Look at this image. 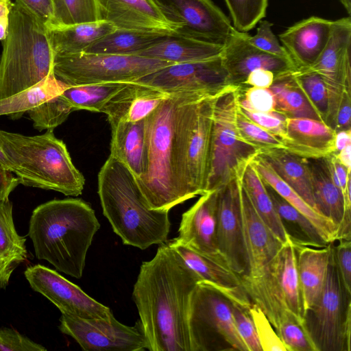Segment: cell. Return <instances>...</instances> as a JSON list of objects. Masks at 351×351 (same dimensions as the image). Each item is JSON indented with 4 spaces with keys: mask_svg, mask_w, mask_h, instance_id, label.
Segmentation results:
<instances>
[{
    "mask_svg": "<svg viewBox=\"0 0 351 351\" xmlns=\"http://www.w3.org/2000/svg\"><path fill=\"white\" fill-rule=\"evenodd\" d=\"M272 26L273 23L268 21H260L256 34L253 36H249V42L255 47L266 53L291 60L287 51L273 33Z\"/></svg>",
    "mask_w": 351,
    "mask_h": 351,
    "instance_id": "f907efd6",
    "label": "cell"
},
{
    "mask_svg": "<svg viewBox=\"0 0 351 351\" xmlns=\"http://www.w3.org/2000/svg\"><path fill=\"white\" fill-rule=\"evenodd\" d=\"M188 328L191 351H248L236 329L230 301L202 281L191 296Z\"/></svg>",
    "mask_w": 351,
    "mask_h": 351,
    "instance_id": "7c38bea8",
    "label": "cell"
},
{
    "mask_svg": "<svg viewBox=\"0 0 351 351\" xmlns=\"http://www.w3.org/2000/svg\"><path fill=\"white\" fill-rule=\"evenodd\" d=\"M100 223L90 205L81 199H53L32 212L28 236L36 256L56 270L81 278L86 257Z\"/></svg>",
    "mask_w": 351,
    "mask_h": 351,
    "instance_id": "7a4b0ae2",
    "label": "cell"
},
{
    "mask_svg": "<svg viewBox=\"0 0 351 351\" xmlns=\"http://www.w3.org/2000/svg\"><path fill=\"white\" fill-rule=\"evenodd\" d=\"M240 208L243 235L249 272L240 277L253 280L262 277L282 243L261 220L254 210L242 183H239Z\"/></svg>",
    "mask_w": 351,
    "mask_h": 351,
    "instance_id": "ffe728a7",
    "label": "cell"
},
{
    "mask_svg": "<svg viewBox=\"0 0 351 351\" xmlns=\"http://www.w3.org/2000/svg\"><path fill=\"white\" fill-rule=\"evenodd\" d=\"M167 243L181 256L200 281L217 290L229 301L247 309L251 306L252 303L242 285L240 276L225 263L199 254L172 239Z\"/></svg>",
    "mask_w": 351,
    "mask_h": 351,
    "instance_id": "7402d4cb",
    "label": "cell"
},
{
    "mask_svg": "<svg viewBox=\"0 0 351 351\" xmlns=\"http://www.w3.org/2000/svg\"><path fill=\"white\" fill-rule=\"evenodd\" d=\"M249 36L234 28L223 45L221 57L230 84L242 86L247 75L258 69L271 71L275 75L296 70L290 59L253 46L248 40Z\"/></svg>",
    "mask_w": 351,
    "mask_h": 351,
    "instance_id": "d6986e66",
    "label": "cell"
},
{
    "mask_svg": "<svg viewBox=\"0 0 351 351\" xmlns=\"http://www.w3.org/2000/svg\"><path fill=\"white\" fill-rule=\"evenodd\" d=\"M74 111L68 102L60 95L46 101L27 113L35 129L41 132L53 130L63 123Z\"/></svg>",
    "mask_w": 351,
    "mask_h": 351,
    "instance_id": "7bdbcfd3",
    "label": "cell"
},
{
    "mask_svg": "<svg viewBox=\"0 0 351 351\" xmlns=\"http://www.w3.org/2000/svg\"><path fill=\"white\" fill-rule=\"evenodd\" d=\"M293 76L321 120L326 123L328 115V98L325 84L321 76L309 69L293 71Z\"/></svg>",
    "mask_w": 351,
    "mask_h": 351,
    "instance_id": "b9f144b4",
    "label": "cell"
},
{
    "mask_svg": "<svg viewBox=\"0 0 351 351\" xmlns=\"http://www.w3.org/2000/svg\"><path fill=\"white\" fill-rule=\"evenodd\" d=\"M99 20L117 29L173 32L152 0H98Z\"/></svg>",
    "mask_w": 351,
    "mask_h": 351,
    "instance_id": "d4e9b609",
    "label": "cell"
},
{
    "mask_svg": "<svg viewBox=\"0 0 351 351\" xmlns=\"http://www.w3.org/2000/svg\"><path fill=\"white\" fill-rule=\"evenodd\" d=\"M241 280L252 303L263 311L275 330L290 315L303 325L297 251L290 240L281 246L262 277Z\"/></svg>",
    "mask_w": 351,
    "mask_h": 351,
    "instance_id": "9c48e42d",
    "label": "cell"
},
{
    "mask_svg": "<svg viewBox=\"0 0 351 351\" xmlns=\"http://www.w3.org/2000/svg\"><path fill=\"white\" fill-rule=\"evenodd\" d=\"M14 5L11 0H0V40L3 41L7 36L10 15Z\"/></svg>",
    "mask_w": 351,
    "mask_h": 351,
    "instance_id": "94428289",
    "label": "cell"
},
{
    "mask_svg": "<svg viewBox=\"0 0 351 351\" xmlns=\"http://www.w3.org/2000/svg\"><path fill=\"white\" fill-rule=\"evenodd\" d=\"M347 12L350 14L351 13V0H339Z\"/></svg>",
    "mask_w": 351,
    "mask_h": 351,
    "instance_id": "03108f58",
    "label": "cell"
},
{
    "mask_svg": "<svg viewBox=\"0 0 351 351\" xmlns=\"http://www.w3.org/2000/svg\"><path fill=\"white\" fill-rule=\"evenodd\" d=\"M19 184V178L0 164V199H8L10 194Z\"/></svg>",
    "mask_w": 351,
    "mask_h": 351,
    "instance_id": "91938a15",
    "label": "cell"
},
{
    "mask_svg": "<svg viewBox=\"0 0 351 351\" xmlns=\"http://www.w3.org/2000/svg\"><path fill=\"white\" fill-rule=\"evenodd\" d=\"M0 147L20 184L68 196L82 194L85 178L73 165L65 143L53 130L36 136L0 130Z\"/></svg>",
    "mask_w": 351,
    "mask_h": 351,
    "instance_id": "5b68a950",
    "label": "cell"
},
{
    "mask_svg": "<svg viewBox=\"0 0 351 351\" xmlns=\"http://www.w3.org/2000/svg\"><path fill=\"white\" fill-rule=\"evenodd\" d=\"M239 104L240 107L248 110L260 112L276 110L274 97L269 88H241Z\"/></svg>",
    "mask_w": 351,
    "mask_h": 351,
    "instance_id": "681fc988",
    "label": "cell"
},
{
    "mask_svg": "<svg viewBox=\"0 0 351 351\" xmlns=\"http://www.w3.org/2000/svg\"><path fill=\"white\" fill-rule=\"evenodd\" d=\"M241 86L230 84L215 98L205 193L241 178L259 151L241 134L237 114Z\"/></svg>",
    "mask_w": 351,
    "mask_h": 351,
    "instance_id": "52a82bcc",
    "label": "cell"
},
{
    "mask_svg": "<svg viewBox=\"0 0 351 351\" xmlns=\"http://www.w3.org/2000/svg\"><path fill=\"white\" fill-rule=\"evenodd\" d=\"M239 109L250 120L284 141L286 136V116L276 110L260 112L244 109L240 106Z\"/></svg>",
    "mask_w": 351,
    "mask_h": 351,
    "instance_id": "816d5d0a",
    "label": "cell"
},
{
    "mask_svg": "<svg viewBox=\"0 0 351 351\" xmlns=\"http://www.w3.org/2000/svg\"><path fill=\"white\" fill-rule=\"evenodd\" d=\"M275 74L271 71L258 69L252 71L241 88H269L274 82Z\"/></svg>",
    "mask_w": 351,
    "mask_h": 351,
    "instance_id": "6f0895ef",
    "label": "cell"
},
{
    "mask_svg": "<svg viewBox=\"0 0 351 351\" xmlns=\"http://www.w3.org/2000/svg\"><path fill=\"white\" fill-rule=\"evenodd\" d=\"M241 183L261 220L282 243L289 241L265 185L252 162L246 167Z\"/></svg>",
    "mask_w": 351,
    "mask_h": 351,
    "instance_id": "74e56055",
    "label": "cell"
},
{
    "mask_svg": "<svg viewBox=\"0 0 351 351\" xmlns=\"http://www.w3.org/2000/svg\"><path fill=\"white\" fill-rule=\"evenodd\" d=\"M199 277L166 242L142 263L132 298L150 351H191L188 315Z\"/></svg>",
    "mask_w": 351,
    "mask_h": 351,
    "instance_id": "6da1fadb",
    "label": "cell"
},
{
    "mask_svg": "<svg viewBox=\"0 0 351 351\" xmlns=\"http://www.w3.org/2000/svg\"><path fill=\"white\" fill-rule=\"evenodd\" d=\"M230 308L236 329L248 351H263L254 322L248 310L230 302Z\"/></svg>",
    "mask_w": 351,
    "mask_h": 351,
    "instance_id": "c3c4849f",
    "label": "cell"
},
{
    "mask_svg": "<svg viewBox=\"0 0 351 351\" xmlns=\"http://www.w3.org/2000/svg\"><path fill=\"white\" fill-rule=\"evenodd\" d=\"M351 144V129L336 132L335 138V154Z\"/></svg>",
    "mask_w": 351,
    "mask_h": 351,
    "instance_id": "6125c7cd",
    "label": "cell"
},
{
    "mask_svg": "<svg viewBox=\"0 0 351 351\" xmlns=\"http://www.w3.org/2000/svg\"><path fill=\"white\" fill-rule=\"evenodd\" d=\"M276 173L317 211L306 159L285 149H273L258 155Z\"/></svg>",
    "mask_w": 351,
    "mask_h": 351,
    "instance_id": "d6a6232c",
    "label": "cell"
},
{
    "mask_svg": "<svg viewBox=\"0 0 351 351\" xmlns=\"http://www.w3.org/2000/svg\"><path fill=\"white\" fill-rule=\"evenodd\" d=\"M145 119L137 122L120 121L111 127L110 156L127 167L135 178L147 168Z\"/></svg>",
    "mask_w": 351,
    "mask_h": 351,
    "instance_id": "83f0119b",
    "label": "cell"
},
{
    "mask_svg": "<svg viewBox=\"0 0 351 351\" xmlns=\"http://www.w3.org/2000/svg\"><path fill=\"white\" fill-rule=\"evenodd\" d=\"M293 71H289L275 75L274 82L269 88L274 97L276 110L289 118L321 120L295 82Z\"/></svg>",
    "mask_w": 351,
    "mask_h": 351,
    "instance_id": "8d00e7d4",
    "label": "cell"
},
{
    "mask_svg": "<svg viewBox=\"0 0 351 351\" xmlns=\"http://www.w3.org/2000/svg\"><path fill=\"white\" fill-rule=\"evenodd\" d=\"M0 164L7 170L12 172V168L10 162L8 160L6 156L3 154L2 149L0 147Z\"/></svg>",
    "mask_w": 351,
    "mask_h": 351,
    "instance_id": "e7e4bbea",
    "label": "cell"
},
{
    "mask_svg": "<svg viewBox=\"0 0 351 351\" xmlns=\"http://www.w3.org/2000/svg\"><path fill=\"white\" fill-rule=\"evenodd\" d=\"M173 34L223 45L234 27L211 0H152Z\"/></svg>",
    "mask_w": 351,
    "mask_h": 351,
    "instance_id": "5bb4252c",
    "label": "cell"
},
{
    "mask_svg": "<svg viewBox=\"0 0 351 351\" xmlns=\"http://www.w3.org/2000/svg\"><path fill=\"white\" fill-rule=\"evenodd\" d=\"M249 313L254 322L263 351H287L280 338L263 311L255 304Z\"/></svg>",
    "mask_w": 351,
    "mask_h": 351,
    "instance_id": "7dc6e473",
    "label": "cell"
},
{
    "mask_svg": "<svg viewBox=\"0 0 351 351\" xmlns=\"http://www.w3.org/2000/svg\"><path fill=\"white\" fill-rule=\"evenodd\" d=\"M332 244L321 296L304 313L303 326L316 351H350L351 294L342 282Z\"/></svg>",
    "mask_w": 351,
    "mask_h": 351,
    "instance_id": "30bf717a",
    "label": "cell"
},
{
    "mask_svg": "<svg viewBox=\"0 0 351 351\" xmlns=\"http://www.w3.org/2000/svg\"><path fill=\"white\" fill-rule=\"evenodd\" d=\"M351 20L333 21L331 34L323 51L309 69L322 78L328 98L326 123L335 129L343 93L351 94Z\"/></svg>",
    "mask_w": 351,
    "mask_h": 351,
    "instance_id": "2e32d148",
    "label": "cell"
},
{
    "mask_svg": "<svg viewBox=\"0 0 351 351\" xmlns=\"http://www.w3.org/2000/svg\"><path fill=\"white\" fill-rule=\"evenodd\" d=\"M25 241L15 228L12 203L0 199V289L8 285L14 269L26 260Z\"/></svg>",
    "mask_w": 351,
    "mask_h": 351,
    "instance_id": "1f68e13d",
    "label": "cell"
},
{
    "mask_svg": "<svg viewBox=\"0 0 351 351\" xmlns=\"http://www.w3.org/2000/svg\"><path fill=\"white\" fill-rule=\"evenodd\" d=\"M252 163L263 181L304 215L315 225L328 244L337 241L338 228L332 221L309 206L296 191L276 173L265 160L257 156Z\"/></svg>",
    "mask_w": 351,
    "mask_h": 351,
    "instance_id": "4dcf8cb0",
    "label": "cell"
},
{
    "mask_svg": "<svg viewBox=\"0 0 351 351\" xmlns=\"http://www.w3.org/2000/svg\"><path fill=\"white\" fill-rule=\"evenodd\" d=\"M223 45L174 34L136 56L171 63L205 60L221 56Z\"/></svg>",
    "mask_w": 351,
    "mask_h": 351,
    "instance_id": "f546056e",
    "label": "cell"
},
{
    "mask_svg": "<svg viewBox=\"0 0 351 351\" xmlns=\"http://www.w3.org/2000/svg\"><path fill=\"white\" fill-rule=\"evenodd\" d=\"M15 3L48 30L56 27L53 0H15Z\"/></svg>",
    "mask_w": 351,
    "mask_h": 351,
    "instance_id": "f5cc1de1",
    "label": "cell"
},
{
    "mask_svg": "<svg viewBox=\"0 0 351 351\" xmlns=\"http://www.w3.org/2000/svg\"><path fill=\"white\" fill-rule=\"evenodd\" d=\"M97 183L103 214L123 244L145 250L167 241L169 211L148 206L125 165L110 155L99 172Z\"/></svg>",
    "mask_w": 351,
    "mask_h": 351,
    "instance_id": "3957f363",
    "label": "cell"
},
{
    "mask_svg": "<svg viewBox=\"0 0 351 351\" xmlns=\"http://www.w3.org/2000/svg\"><path fill=\"white\" fill-rule=\"evenodd\" d=\"M127 84L128 82H111L67 86L60 95L74 111L86 110L101 112L106 104Z\"/></svg>",
    "mask_w": 351,
    "mask_h": 351,
    "instance_id": "ab89813d",
    "label": "cell"
},
{
    "mask_svg": "<svg viewBox=\"0 0 351 351\" xmlns=\"http://www.w3.org/2000/svg\"><path fill=\"white\" fill-rule=\"evenodd\" d=\"M48 29L14 3L0 58V100L53 73Z\"/></svg>",
    "mask_w": 351,
    "mask_h": 351,
    "instance_id": "8992f818",
    "label": "cell"
},
{
    "mask_svg": "<svg viewBox=\"0 0 351 351\" xmlns=\"http://www.w3.org/2000/svg\"><path fill=\"white\" fill-rule=\"evenodd\" d=\"M338 160L347 169L350 173L351 171V144L346 146L338 153L335 154Z\"/></svg>",
    "mask_w": 351,
    "mask_h": 351,
    "instance_id": "be15d7a7",
    "label": "cell"
},
{
    "mask_svg": "<svg viewBox=\"0 0 351 351\" xmlns=\"http://www.w3.org/2000/svg\"><path fill=\"white\" fill-rule=\"evenodd\" d=\"M172 64L139 56L79 53L55 55L53 71L68 86L128 83Z\"/></svg>",
    "mask_w": 351,
    "mask_h": 351,
    "instance_id": "8fae6325",
    "label": "cell"
},
{
    "mask_svg": "<svg viewBox=\"0 0 351 351\" xmlns=\"http://www.w3.org/2000/svg\"><path fill=\"white\" fill-rule=\"evenodd\" d=\"M237 123L242 136L255 147L259 154L273 149H285L279 138L250 120L241 111L239 105Z\"/></svg>",
    "mask_w": 351,
    "mask_h": 351,
    "instance_id": "f6af8a7d",
    "label": "cell"
},
{
    "mask_svg": "<svg viewBox=\"0 0 351 351\" xmlns=\"http://www.w3.org/2000/svg\"><path fill=\"white\" fill-rule=\"evenodd\" d=\"M218 95L193 96L180 110L177 125V164L185 201L205 193L213 106Z\"/></svg>",
    "mask_w": 351,
    "mask_h": 351,
    "instance_id": "ba28073f",
    "label": "cell"
},
{
    "mask_svg": "<svg viewBox=\"0 0 351 351\" xmlns=\"http://www.w3.org/2000/svg\"><path fill=\"white\" fill-rule=\"evenodd\" d=\"M336 131L325 122L310 118L286 119L285 149L304 158H322L335 154Z\"/></svg>",
    "mask_w": 351,
    "mask_h": 351,
    "instance_id": "484cf974",
    "label": "cell"
},
{
    "mask_svg": "<svg viewBox=\"0 0 351 351\" xmlns=\"http://www.w3.org/2000/svg\"><path fill=\"white\" fill-rule=\"evenodd\" d=\"M332 251L343 286L351 294V241L339 240L336 246L332 244Z\"/></svg>",
    "mask_w": 351,
    "mask_h": 351,
    "instance_id": "11a10c76",
    "label": "cell"
},
{
    "mask_svg": "<svg viewBox=\"0 0 351 351\" xmlns=\"http://www.w3.org/2000/svg\"><path fill=\"white\" fill-rule=\"evenodd\" d=\"M216 230L217 190L202 195L182 214L178 236L172 240L199 254L225 263L217 248Z\"/></svg>",
    "mask_w": 351,
    "mask_h": 351,
    "instance_id": "44dd1931",
    "label": "cell"
},
{
    "mask_svg": "<svg viewBox=\"0 0 351 351\" xmlns=\"http://www.w3.org/2000/svg\"><path fill=\"white\" fill-rule=\"evenodd\" d=\"M233 27L241 32L252 29L265 16L268 0H224Z\"/></svg>",
    "mask_w": 351,
    "mask_h": 351,
    "instance_id": "ee69618b",
    "label": "cell"
},
{
    "mask_svg": "<svg viewBox=\"0 0 351 351\" xmlns=\"http://www.w3.org/2000/svg\"><path fill=\"white\" fill-rule=\"evenodd\" d=\"M173 32L115 29L89 45L82 53L136 56Z\"/></svg>",
    "mask_w": 351,
    "mask_h": 351,
    "instance_id": "836d02e7",
    "label": "cell"
},
{
    "mask_svg": "<svg viewBox=\"0 0 351 351\" xmlns=\"http://www.w3.org/2000/svg\"><path fill=\"white\" fill-rule=\"evenodd\" d=\"M332 243L324 247L295 246L303 315L318 302L326 280Z\"/></svg>",
    "mask_w": 351,
    "mask_h": 351,
    "instance_id": "f1b7e54d",
    "label": "cell"
},
{
    "mask_svg": "<svg viewBox=\"0 0 351 351\" xmlns=\"http://www.w3.org/2000/svg\"><path fill=\"white\" fill-rule=\"evenodd\" d=\"M333 21L311 16L287 28L279 38L296 70L311 66L325 48Z\"/></svg>",
    "mask_w": 351,
    "mask_h": 351,
    "instance_id": "cb8c5ba5",
    "label": "cell"
},
{
    "mask_svg": "<svg viewBox=\"0 0 351 351\" xmlns=\"http://www.w3.org/2000/svg\"><path fill=\"white\" fill-rule=\"evenodd\" d=\"M134 82L151 86L167 95L197 93L208 96L218 95L230 84L221 56L172 64Z\"/></svg>",
    "mask_w": 351,
    "mask_h": 351,
    "instance_id": "9a60e30c",
    "label": "cell"
},
{
    "mask_svg": "<svg viewBox=\"0 0 351 351\" xmlns=\"http://www.w3.org/2000/svg\"><path fill=\"white\" fill-rule=\"evenodd\" d=\"M195 95H169L145 118L147 168L136 180L152 209L169 211L185 202L178 174L177 125L183 104Z\"/></svg>",
    "mask_w": 351,
    "mask_h": 351,
    "instance_id": "277c9868",
    "label": "cell"
},
{
    "mask_svg": "<svg viewBox=\"0 0 351 351\" xmlns=\"http://www.w3.org/2000/svg\"><path fill=\"white\" fill-rule=\"evenodd\" d=\"M151 86L129 82L104 107L110 125L120 121L137 122L145 119L168 97Z\"/></svg>",
    "mask_w": 351,
    "mask_h": 351,
    "instance_id": "4316f807",
    "label": "cell"
},
{
    "mask_svg": "<svg viewBox=\"0 0 351 351\" xmlns=\"http://www.w3.org/2000/svg\"><path fill=\"white\" fill-rule=\"evenodd\" d=\"M47 349L13 328H0V351H44Z\"/></svg>",
    "mask_w": 351,
    "mask_h": 351,
    "instance_id": "db71d44e",
    "label": "cell"
},
{
    "mask_svg": "<svg viewBox=\"0 0 351 351\" xmlns=\"http://www.w3.org/2000/svg\"><path fill=\"white\" fill-rule=\"evenodd\" d=\"M351 117V94L343 93L337 110L335 131L350 130Z\"/></svg>",
    "mask_w": 351,
    "mask_h": 351,
    "instance_id": "680465c9",
    "label": "cell"
},
{
    "mask_svg": "<svg viewBox=\"0 0 351 351\" xmlns=\"http://www.w3.org/2000/svg\"><path fill=\"white\" fill-rule=\"evenodd\" d=\"M326 160L334 184L341 191L344 197L346 206L351 208L350 173L338 160L335 154L327 156Z\"/></svg>",
    "mask_w": 351,
    "mask_h": 351,
    "instance_id": "9f6ffc18",
    "label": "cell"
},
{
    "mask_svg": "<svg viewBox=\"0 0 351 351\" xmlns=\"http://www.w3.org/2000/svg\"><path fill=\"white\" fill-rule=\"evenodd\" d=\"M59 329L86 351H143L149 348L139 319L130 326L114 315L108 319H83L62 314Z\"/></svg>",
    "mask_w": 351,
    "mask_h": 351,
    "instance_id": "4fadbf2b",
    "label": "cell"
},
{
    "mask_svg": "<svg viewBox=\"0 0 351 351\" xmlns=\"http://www.w3.org/2000/svg\"><path fill=\"white\" fill-rule=\"evenodd\" d=\"M239 179L217 189V244L226 264L240 277L247 275L240 208Z\"/></svg>",
    "mask_w": 351,
    "mask_h": 351,
    "instance_id": "ac0fdd59",
    "label": "cell"
},
{
    "mask_svg": "<svg viewBox=\"0 0 351 351\" xmlns=\"http://www.w3.org/2000/svg\"><path fill=\"white\" fill-rule=\"evenodd\" d=\"M53 5L56 27L99 21L98 0H53Z\"/></svg>",
    "mask_w": 351,
    "mask_h": 351,
    "instance_id": "60d3db41",
    "label": "cell"
},
{
    "mask_svg": "<svg viewBox=\"0 0 351 351\" xmlns=\"http://www.w3.org/2000/svg\"><path fill=\"white\" fill-rule=\"evenodd\" d=\"M264 184L287 235L295 246L324 247L328 245L315 225L304 215L270 186Z\"/></svg>",
    "mask_w": 351,
    "mask_h": 351,
    "instance_id": "d590c367",
    "label": "cell"
},
{
    "mask_svg": "<svg viewBox=\"0 0 351 351\" xmlns=\"http://www.w3.org/2000/svg\"><path fill=\"white\" fill-rule=\"evenodd\" d=\"M275 330L287 351H316L304 326L293 316L283 319Z\"/></svg>",
    "mask_w": 351,
    "mask_h": 351,
    "instance_id": "bcb514c9",
    "label": "cell"
},
{
    "mask_svg": "<svg viewBox=\"0 0 351 351\" xmlns=\"http://www.w3.org/2000/svg\"><path fill=\"white\" fill-rule=\"evenodd\" d=\"M68 86L58 80L53 73L38 84L12 96L0 100V116L19 119L25 112L60 95Z\"/></svg>",
    "mask_w": 351,
    "mask_h": 351,
    "instance_id": "f35d334b",
    "label": "cell"
},
{
    "mask_svg": "<svg viewBox=\"0 0 351 351\" xmlns=\"http://www.w3.org/2000/svg\"><path fill=\"white\" fill-rule=\"evenodd\" d=\"M115 29L108 22L98 21L58 27L48 30V33L54 55H69L82 53L89 45Z\"/></svg>",
    "mask_w": 351,
    "mask_h": 351,
    "instance_id": "e575fe53",
    "label": "cell"
},
{
    "mask_svg": "<svg viewBox=\"0 0 351 351\" xmlns=\"http://www.w3.org/2000/svg\"><path fill=\"white\" fill-rule=\"evenodd\" d=\"M305 159L310 172L317 211L336 225L339 239L350 240L351 208L346 206L341 191L332 180L326 157Z\"/></svg>",
    "mask_w": 351,
    "mask_h": 351,
    "instance_id": "603a6c76",
    "label": "cell"
},
{
    "mask_svg": "<svg viewBox=\"0 0 351 351\" xmlns=\"http://www.w3.org/2000/svg\"><path fill=\"white\" fill-rule=\"evenodd\" d=\"M24 275L31 288L47 298L62 314L83 319H108L114 315L108 306L55 270L38 264L28 267Z\"/></svg>",
    "mask_w": 351,
    "mask_h": 351,
    "instance_id": "e0dca14e",
    "label": "cell"
}]
</instances>
